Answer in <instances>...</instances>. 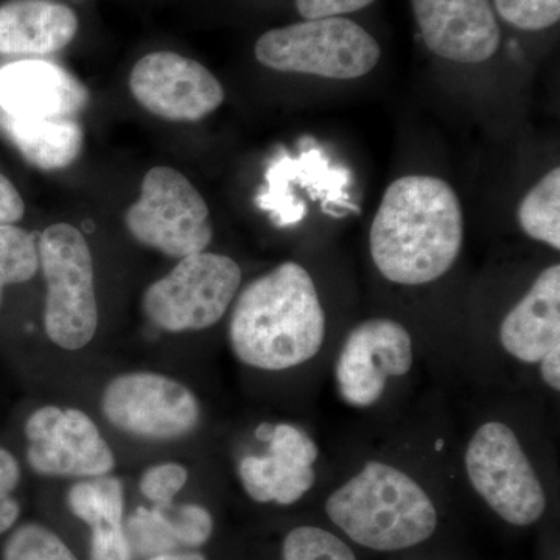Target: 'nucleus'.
Returning a JSON list of instances; mask_svg holds the SVG:
<instances>
[{
    "label": "nucleus",
    "instance_id": "15",
    "mask_svg": "<svg viewBox=\"0 0 560 560\" xmlns=\"http://www.w3.org/2000/svg\"><path fill=\"white\" fill-rule=\"evenodd\" d=\"M88 102L86 88L51 62H14L0 70V110L11 117L73 119Z\"/></svg>",
    "mask_w": 560,
    "mask_h": 560
},
{
    "label": "nucleus",
    "instance_id": "20",
    "mask_svg": "<svg viewBox=\"0 0 560 560\" xmlns=\"http://www.w3.org/2000/svg\"><path fill=\"white\" fill-rule=\"evenodd\" d=\"M518 224L533 241L560 249V168L548 172L525 195L517 210Z\"/></svg>",
    "mask_w": 560,
    "mask_h": 560
},
{
    "label": "nucleus",
    "instance_id": "16",
    "mask_svg": "<svg viewBox=\"0 0 560 560\" xmlns=\"http://www.w3.org/2000/svg\"><path fill=\"white\" fill-rule=\"evenodd\" d=\"M504 350L523 363H539L560 345V265H551L534 280L528 293L500 326Z\"/></svg>",
    "mask_w": 560,
    "mask_h": 560
},
{
    "label": "nucleus",
    "instance_id": "27",
    "mask_svg": "<svg viewBox=\"0 0 560 560\" xmlns=\"http://www.w3.org/2000/svg\"><path fill=\"white\" fill-rule=\"evenodd\" d=\"M21 480V467L16 458L0 447V536L13 528L21 514V506L13 492Z\"/></svg>",
    "mask_w": 560,
    "mask_h": 560
},
{
    "label": "nucleus",
    "instance_id": "22",
    "mask_svg": "<svg viewBox=\"0 0 560 560\" xmlns=\"http://www.w3.org/2000/svg\"><path fill=\"white\" fill-rule=\"evenodd\" d=\"M151 511L175 551L178 548H200L212 536V515L198 504L171 503L167 506H153Z\"/></svg>",
    "mask_w": 560,
    "mask_h": 560
},
{
    "label": "nucleus",
    "instance_id": "14",
    "mask_svg": "<svg viewBox=\"0 0 560 560\" xmlns=\"http://www.w3.org/2000/svg\"><path fill=\"white\" fill-rule=\"evenodd\" d=\"M265 456H246L238 475L246 493L257 503L289 506L300 501L315 485L313 464L318 459V445L304 431L289 423L272 427Z\"/></svg>",
    "mask_w": 560,
    "mask_h": 560
},
{
    "label": "nucleus",
    "instance_id": "11",
    "mask_svg": "<svg viewBox=\"0 0 560 560\" xmlns=\"http://www.w3.org/2000/svg\"><path fill=\"white\" fill-rule=\"evenodd\" d=\"M130 91L149 113L172 121H198L220 108L224 90L200 62L154 51L136 62Z\"/></svg>",
    "mask_w": 560,
    "mask_h": 560
},
{
    "label": "nucleus",
    "instance_id": "26",
    "mask_svg": "<svg viewBox=\"0 0 560 560\" xmlns=\"http://www.w3.org/2000/svg\"><path fill=\"white\" fill-rule=\"evenodd\" d=\"M187 478H189V471L178 463L158 464L143 474L140 480V492L154 506H167L186 486Z\"/></svg>",
    "mask_w": 560,
    "mask_h": 560
},
{
    "label": "nucleus",
    "instance_id": "31",
    "mask_svg": "<svg viewBox=\"0 0 560 560\" xmlns=\"http://www.w3.org/2000/svg\"><path fill=\"white\" fill-rule=\"evenodd\" d=\"M147 560H208L201 552H168V555L154 556Z\"/></svg>",
    "mask_w": 560,
    "mask_h": 560
},
{
    "label": "nucleus",
    "instance_id": "19",
    "mask_svg": "<svg viewBox=\"0 0 560 560\" xmlns=\"http://www.w3.org/2000/svg\"><path fill=\"white\" fill-rule=\"evenodd\" d=\"M0 124L22 156L43 171L69 167L80 156L83 130L73 119H20L2 113Z\"/></svg>",
    "mask_w": 560,
    "mask_h": 560
},
{
    "label": "nucleus",
    "instance_id": "8",
    "mask_svg": "<svg viewBox=\"0 0 560 560\" xmlns=\"http://www.w3.org/2000/svg\"><path fill=\"white\" fill-rule=\"evenodd\" d=\"M469 480L482 500L515 526L539 521L547 506L544 488L510 427L488 422L477 430L466 452Z\"/></svg>",
    "mask_w": 560,
    "mask_h": 560
},
{
    "label": "nucleus",
    "instance_id": "18",
    "mask_svg": "<svg viewBox=\"0 0 560 560\" xmlns=\"http://www.w3.org/2000/svg\"><path fill=\"white\" fill-rule=\"evenodd\" d=\"M125 493L119 478L103 475L77 482L68 492L70 512L91 528L90 560H132L124 523Z\"/></svg>",
    "mask_w": 560,
    "mask_h": 560
},
{
    "label": "nucleus",
    "instance_id": "10",
    "mask_svg": "<svg viewBox=\"0 0 560 560\" xmlns=\"http://www.w3.org/2000/svg\"><path fill=\"white\" fill-rule=\"evenodd\" d=\"M27 460L46 477L97 478L116 466L108 442L80 410L44 407L25 423Z\"/></svg>",
    "mask_w": 560,
    "mask_h": 560
},
{
    "label": "nucleus",
    "instance_id": "9",
    "mask_svg": "<svg viewBox=\"0 0 560 560\" xmlns=\"http://www.w3.org/2000/svg\"><path fill=\"white\" fill-rule=\"evenodd\" d=\"M102 411L110 425L151 441H175L200 423L197 397L183 383L154 372L119 375L106 386Z\"/></svg>",
    "mask_w": 560,
    "mask_h": 560
},
{
    "label": "nucleus",
    "instance_id": "6",
    "mask_svg": "<svg viewBox=\"0 0 560 560\" xmlns=\"http://www.w3.org/2000/svg\"><path fill=\"white\" fill-rule=\"evenodd\" d=\"M242 270L231 257L197 253L183 257L165 278L143 293L147 318L162 330L212 327L223 318L241 289Z\"/></svg>",
    "mask_w": 560,
    "mask_h": 560
},
{
    "label": "nucleus",
    "instance_id": "3",
    "mask_svg": "<svg viewBox=\"0 0 560 560\" xmlns=\"http://www.w3.org/2000/svg\"><path fill=\"white\" fill-rule=\"evenodd\" d=\"M338 528L375 551H399L433 536L438 514L418 482L388 464L371 460L326 503Z\"/></svg>",
    "mask_w": 560,
    "mask_h": 560
},
{
    "label": "nucleus",
    "instance_id": "23",
    "mask_svg": "<svg viewBox=\"0 0 560 560\" xmlns=\"http://www.w3.org/2000/svg\"><path fill=\"white\" fill-rule=\"evenodd\" d=\"M2 560H77V558L54 530L39 523H24L10 534L3 545Z\"/></svg>",
    "mask_w": 560,
    "mask_h": 560
},
{
    "label": "nucleus",
    "instance_id": "13",
    "mask_svg": "<svg viewBox=\"0 0 560 560\" xmlns=\"http://www.w3.org/2000/svg\"><path fill=\"white\" fill-rule=\"evenodd\" d=\"M427 47L445 60L478 65L499 50L501 31L490 0H412Z\"/></svg>",
    "mask_w": 560,
    "mask_h": 560
},
{
    "label": "nucleus",
    "instance_id": "21",
    "mask_svg": "<svg viewBox=\"0 0 560 560\" xmlns=\"http://www.w3.org/2000/svg\"><path fill=\"white\" fill-rule=\"evenodd\" d=\"M38 270L36 235L14 224L0 226V307L7 287L28 282Z\"/></svg>",
    "mask_w": 560,
    "mask_h": 560
},
{
    "label": "nucleus",
    "instance_id": "12",
    "mask_svg": "<svg viewBox=\"0 0 560 560\" xmlns=\"http://www.w3.org/2000/svg\"><path fill=\"white\" fill-rule=\"evenodd\" d=\"M415 361L408 330L393 319L374 318L359 324L337 361V382L342 400L352 407L377 404L388 377L408 374Z\"/></svg>",
    "mask_w": 560,
    "mask_h": 560
},
{
    "label": "nucleus",
    "instance_id": "17",
    "mask_svg": "<svg viewBox=\"0 0 560 560\" xmlns=\"http://www.w3.org/2000/svg\"><path fill=\"white\" fill-rule=\"evenodd\" d=\"M79 18L65 3L11 0L0 7V54L47 55L69 46Z\"/></svg>",
    "mask_w": 560,
    "mask_h": 560
},
{
    "label": "nucleus",
    "instance_id": "2",
    "mask_svg": "<svg viewBox=\"0 0 560 560\" xmlns=\"http://www.w3.org/2000/svg\"><path fill=\"white\" fill-rule=\"evenodd\" d=\"M326 338V313L312 276L285 261L242 291L230 320L235 357L250 368L285 371L312 360Z\"/></svg>",
    "mask_w": 560,
    "mask_h": 560
},
{
    "label": "nucleus",
    "instance_id": "1",
    "mask_svg": "<svg viewBox=\"0 0 560 560\" xmlns=\"http://www.w3.org/2000/svg\"><path fill=\"white\" fill-rule=\"evenodd\" d=\"M464 213L451 184L436 176L394 180L372 221L370 249L383 278L423 285L442 278L458 259Z\"/></svg>",
    "mask_w": 560,
    "mask_h": 560
},
{
    "label": "nucleus",
    "instance_id": "29",
    "mask_svg": "<svg viewBox=\"0 0 560 560\" xmlns=\"http://www.w3.org/2000/svg\"><path fill=\"white\" fill-rule=\"evenodd\" d=\"M25 213L20 191L7 176L0 173V226L18 223Z\"/></svg>",
    "mask_w": 560,
    "mask_h": 560
},
{
    "label": "nucleus",
    "instance_id": "25",
    "mask_svg": "<svg viewBox=\"0 0 560 560\" xmlns=\"http://www.w3.org/2000/svg\"><path fill=\"white\" fill-rule=\"evenodd\" d=\"M501 18L523 32H540L558 24L560 0H493Z\"/></svg>",
    "mask_w": 560,
    "mask_h": 560
},
{
    "label": "nucleus",
    "instance_id": "30",
    "mask_svg": "<svg viewBox=\"0 0 560 560\" xmlns=\"http://www.w3.org/2000/svg\"><path fill=\"white\" fill-rule=\"evenodd\" d=\"M540 374L550 388L560 389V345L548 350L539 361Z\"/></svg>",
    "mask_w": 560,
    "mask_h": 560
},
{
    "label": "nucleus",
    "instance_id": "5",
    "mask_svg": "<svg viewBox=\"0 0 560 560\" xmlns=\"http://www.w3.org/2000/svg\"><path fill=\"white\" fill-rule=\"evenodd\" d=\"M38 254L47 282V337L62 349H83L98 327L90 245L72 224L57 223L40 234Z\"/></svg>",
    "mask_w": 560,
    "mask_h": 560
},
{
    "label": "nucleus",
    "instance_id": "28",
    "mask_svg": "<svg viewBox=\"0 0 560 560\" xmlns=\"http://www.w3.org/2000/svg\"><path fill=\"white\" fill-rule=\"evenodd\" d=\"M375 0H296V9L305 21L341 18L370 7Z\"/></svg>",
    "mask_w": 560,
    "mask_h": 560
},
{
    "label": "nucleus",
    "instance_id": "7",
    "mask_svg": "<svg viewBox=\"0 0 560 560\" xmlns=\"http://www.w3.org/2000/svg\"><path fill=\"white\" fill-rule=\"evenodd\" d=\"M132 237L171 257L202 253L212 242L208 202L183 173L154 167L125 215Z\"/></svg>",
    "mask_w": 560,
    "mask_h": 560
},
{
    "label": "nucleus",
    "instance_id": "4",
    "mask_svg": "<svg viewBox=\"0 0 560 560\" xmlns=\"http://www.w3.org/2000/svg\"><path fill=\"white\" fill-rule=\"evenodd\" d=\"M254 54L265 68L330 80L368 75L382 57L374 36L345 18H324L275 28L257 39Z\"/></svg>",
    "mask_w": 560,
    "mask_h": 560
},
{
    "label": "nucleus",
    "instance_id": "24",
    "mask_svg": "<svg viewBox=\"0 0 560 560\" xmlns=\"http://www.w3.org/2000/svg\"><path fill=\"white\" fill-rule=\"evenodd\" d=\"M283 560H357L352 550L329 530L300 526L285 537Z\"/></svg>",
    "mask_w": 560,
    "mask_h": 560
}]
</instances>
